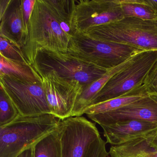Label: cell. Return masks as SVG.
Returning a JSON list of instances; mask_svg holds the SVG:
<instances>
[{"label": "cell", "mask_w": 157, "mask_h": 157, "mask_svg": "<svg viewBox=\"0 0 157 157\" xmlns=\"http://www.w3.org/2000/svg\"><path fill=\"white\" fill-rule=\"evenodd\" d=\"M74 0H36L21 51L33 66L42 50L67 53Z\"/></svg>", "instance_id": "1"}, {"label": "cell", "mask_w": 157, "mask_h": 157, "mask_svg": "<svg viewBox=\"0 0 157 157\" xmlns=\"http://www.w3.org/2000/svg\"><path fill=\"white\" fill-rule=\"evenodd\" d=\"M61 120L52 114L20 115L11 123L0 127V157H17L34 147L55 130Z\"/></svg>", "instance_id": "2"}, {"label": "cell", "mask_w": 157, "mask_h": 157, "mask_svg": "<svg viewBox=\"0 0 157 157\" xmlns=\"http://www.w3.org/2000/svg\"><path fill=\"white\" fill-rule=\"evenodd\" d=\"M79 35L127 45L142 51L157 50V20L124 17L117 21L92 27Z\"/></svg>", "instance_id": "3"}, {"label": "cell", "mask_w": 157, "mask_h": 157, "mask_svg": "<svg viewBox=\"0 0 157 157\" xmlns=\"http://www.w3.org/2000/svg\"><path fill=\"white\" fill-rule=\"evenodd\" d=\"M142 50L113 42L95 40L81 35L71 39L68 53L88 64L109 70L121 65Z\"/></svg>", "instance_id": "4"}, {"label": "cell", "mask_w": 157, "mask_h": 157, "mask_svg": "<svg viewBox=\"0 0 157 157\" xmlns=\"http://www.w3.org/2000/svg\"><path fill=\"white\" fill-rule=\"evenodd\" d=\"M32 66L37 73L54 71L63 78L79 82L84 87L101 78L108 71L83 62L68 52L49 50L39 51Z\"/></svg>", "instance_id": "5"}, {"label": "cell", "mask_w": 157, "mask_h": 157, "mask_svg": "<svg viewBox=\"0 0 157 157\" xmlns=\"http://www.w3.org/2000/svg\"><path fill=\"white\" fill-rule=\"evenodd\" d=\"M157 60V50L141 51L137 54L129 65L111 77L94 96L90 105L117 98L143 85Z\"/></svg>", "instance_id": "6"}, {"label": "cell", "mask_w": 157, "mask_h": 157, "mask_svg": "<svg viewBox=\"0 0 157 157\" xmlns=\"http://www.w3.org/2000/svg\"><path fill=\"white\" fill-rule=\"evenodd\" d=\"M124 18L120 0H74L71 26L74 36Z\"/></svg>", "instance_id": "7"}, {"label": "cell", "mask_w": 157, "mask_h": 157, "mask_svg": "<svg viewBox=\"0 0 157 157\" xmlns=\"http://www.w3.org/2000/svg\"><path fill=\"white\" fill-rule=\"evenodd\" d=\"M0 85L21 115L51 114L42 82L31 83L0 75Z\"/></svg>", "instance_id": "8"}, {"label": "cell", "mask_w": 157, "mask_h": 157, "mask_svg": "<svg viewBox=\"0 0 157 157\" xmlns=\"http://www.w3.org/2000/svg\"><path fill=\"white\" fill-rule=\"evenodd\" d=\"M61 157H90L100 133L95 124L83 117H71L60 122Z\"/></svg>", "instance_id": "9"}, {"label": "cell", "mask_w": 157, "mask_h": 157, "mask_svg": "<svg viewBox=\"0 0 157 157\" xmlns=\"http://www.w3.org/2000/svg\"><path fill=\"white\" fill-rule=\"evenodd\" d=\"M37 74L41 77L51 113L61 120L71 117L84 86L79 82L63 78L54 71Z\"/></svg>", "instance_id": "10"}, {"label": "cell", "mask_w": 157, "mask_h": 157, "mask_svg": "<svg viewBox=\"0 0 157 157\" xmlns=\"http://www.w3.org/2000/svg\"><path fill=\"white\" fill-rule=\"evenodd\" d=\"M87 116L101 126L128 120H143L157 124V94H148L109 112Z\"/></svg>", "instance_id": "11"}, {"label": "cell", "mask_w": 157, "mask_h": 157, "mask_svg": "<svg viewBox=\"0 0 157 157\" xmlns=\"http://www.w3.org/2000/svg\"><path fill=\"white\" fill-rule=\"evenodd\" d=\"M0 22V36L21 50L28 32L22 0H1Z\"/></svg>", "instance_id": "12"}, {"label": "cell", "mask_w": 157, "mask_h": 157, "mask_svg": "<svg viewBox=\"0 0 157 157\" xmlns=\"http://www.w3.org/2000/svg\"><path fill=\"white\" fill-rule=\"evenodd\" d=\"M106 143L118 146L145 136L157 128V124L143 120H128L102 126Z\"/></svg>", "instance_id": "13"}, {"label": "cell", "mask_w": 157, "mask_h": 157, "mask_svg": "<svg viewBox=\"0 0 157 157\" xmlns=\"http://www.w3.org/2000/svg\"><path fill=\"white\" fill-rule=\"evenodd\" d=\"M135 56L121 65L109 70L101 78L84 87L81 94L76 101L71 117L82 116L84 111L90 105L94 96L101 91L111 77L129 65L134 60Z\"/></svg>", "instance_id": "14"}, {"label": "cell", "mask_w": 157, "mask_h": 157, "mask_svg": "<svg viewBox=\"0 0 157 157\" xmlns=\"http://www.w3.org/2000/svg\"><path fill=\"white\" fill-rule=\"evenodd\" d=\"M108 152L111 157H157V149L149 143L145 136L112 146Z\"/></svg>", "instance_id": "15"}, {"label": "cell", "mask_w": 157, "mask_h": 157, "mask_svg": "<svg viewBox=\"0 0 157 157\" xmlns=\"http://www.w3.org/2000/svg\"><path fill=\"white\" fill-rule=\"evenodd\" d=\"M148 94L143 84L122 96L90 105L84 111V114L87 115L109 112L127 105Z\"/></svg>", "instance_id": "16"}, {"label": "cell", "mask_w": 157, "mask_h": 157, "mask_svg": "<svg viewBox=\"0 0 157 157\" xmlns=\"http://www.w3.org/2000/svg\"><path fill=\"white\" fill-rule=\"evenodd\" d=\"M0 75H6L31 83L42 82L33 66L0 56Z\"/></svg>", "instance_id": "17"}, {"label": "cell", "mask_w": 157, "mask_h": 157, "mask_svg": "<svg viewBox=\"0 0 157 157\" xmlns=\"http://www.w3.org/2000/svg\"><path fill=\"white\" fill-rule=\"evenodd\" d=\"M124 17H135L143 20H157V9L147 0H120Z\"/></svg>", "instance_id": "18"}, {"label": "cell", "mask_w": 157, "mask_h": 157, "mask_svg": "<svg viewBox=\"0 0 157 157\" xmlns=\"http://www.w3.org/2000/svg\"><path fill=\"white\" fill-rule=\"evenodd\" d=\"M34 155V157H61L60 124L55 130L36 144Z\"/></svg>", "instance_id": "19"}, {"label": "cell", "mask_w": 157, "mask_h": 157, "mask_svg": "<svg viewBox=\"0 0 157 157\" xmlns=\"http://www.w3.org/2000/svg\"><path fill=\"white\" fill-rule=\"evenodd\" d=\"M0 90V127H2L14 121L20 114L4 91Z\"/></svg>", "instance_id": "20"}, {"label": "cell", "mask_w": 157, "mask_h": 157, "mask_svg": "<svg viewBox=\"0 0 157 157\" xmlns=\"http://www.w3.org/2000/svg\"><path fill=\"white\" fill-rule=\"evenodd\" d=\"M0 55L11 60L29 64L21 50L2 36H0Z\"/></svg>", "instance_id": "21"}, {"label": "cell", "mask_w": 157, "mask_h": 157, "mask_svg": "<svg viewBox=\"0 0 157 157\" xmlns=\"http://www.w3.org/2000/svg\"><path fill=\"white\" fill-rule=\"evenodd\" d=\"M143 85L149 94H157V60L148 73Z\"/></svg>", "instance_id": "22"}, {"label": "cell", "mask_w": 157, "mask_h": 157, "mask_svg": "<svg viewBox=\"0 0 157 157\" xmlns=\"http://www.w3.org/2000/svg\"><path fill=\"white\" fill-rule=\"evenodd\" d=\"M106 142L100 137L93 148L90 157H110L109 152L106 151Z\"/></svg>", "instance_id": "23"}, {"label": "cell", "mask_w": 157, "mask_h": 157, "mask_svg": "<svg viewBox=\"0 0 157 157\" xmlns=\"http://www.w3.org/2000/svg\"><path fill=\"white\" fill-rule=\"evenodd\" d=\"M36 0H22L25 23L28 30V23L34 8Z\"/></svg>", "instance_id": "24"}, {"label": "cell", "mask_w": 157, "mask_h": 157, "mask_svg": "<svg viewBox=\"0 0 157 157\" xmlns=\"http://www.w3.org/2000/svg\"><path fill=\"white\" fill-rule=\"evenodd\" d=\"M145 137L152 147L157 149V128L148 132Z\"/></svg>", "instance_id": "25"}, {"label": "cell", "mask_w": 157, "mask_h": 157, "mask_svg": "<svg viewBox=\"0 0 157 157\" xmlns=\"http://www.w3.org/2000/svg\"><path fill=\"white\" fill-rule=\"evenodd\" d=\"M34 147L30 148L25 151L21 153L20 155H18L17 157H34Z\"/></svg>", "instance_id": "26"}]
</instances>
